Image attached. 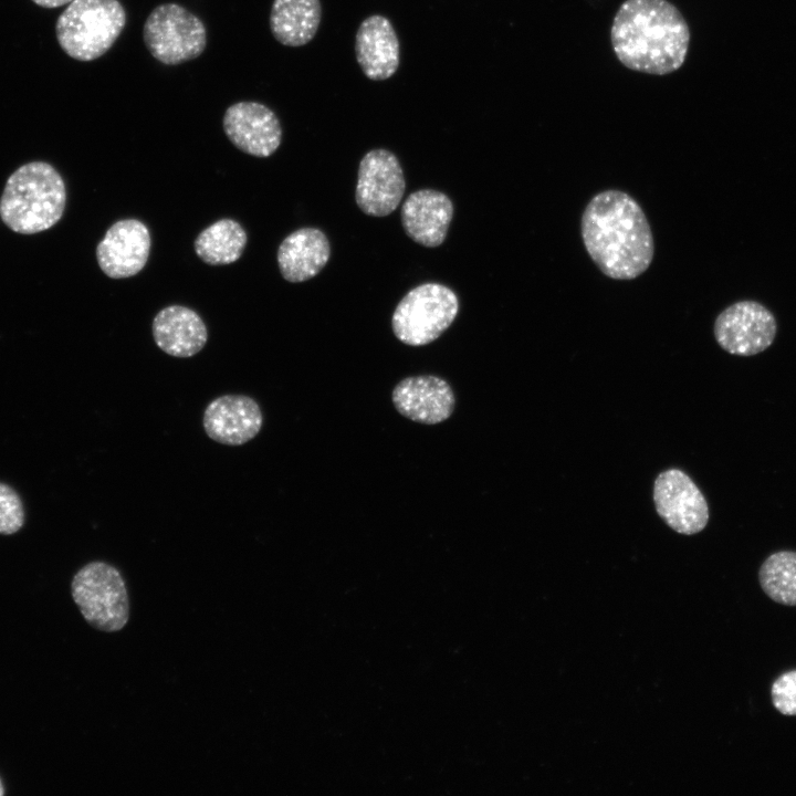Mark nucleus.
<instances>
[{
  "instance_id": "412c9836",
  "label": "nucleus",
  "mask_w": 796,
  "mask_h": 796,
  "mask_svg": "<svg viewBox=\"0 0 796 796\" xmlns=\"http://www.w3.org/2000/svg\"><path fill=\"white\" fill-rule=\"evenodd\" d=\"M758 580L772 600L796 606V552L779 551L769 555L760 567Z\"/></svg>"
},
{
  "instance_id": "9b49d317",
  "label": "nucleus",
  "mask_w": 796,
  "mask_h": 796,
  "mask_svg": "<svg viewBox=\"0 0 796 796\" xmlns=\"http://www.w3.org/2000/svg\"><path fill=\"white\" fill-rule=\"evenodd\" d=\"M223 130L229 140L241 151L269 157L282 140V127L275 113L258 102H238L223 115Z\"/></svg>"
},
{
  "instance_id": "a211bd4d",
  "label": "nucleus",
  "mask_w": 796,
  "mask_h": 796,
  "mask_svg": "<svg viewBox=\"0 0 796 796\" xmlns=\"http://www.w3.org/2000/svg\"><path fill=\"white\" fill-rule=\"evenodd\" d=\"M329 254V242L323 231L316 228H302L281 242L277 264L286 281L298 283L318 274L326 265Z\"/></svg>"
},
{
  "instance_id": "1a4fd4ad",
  "label": "nucleus",
  "mask_w": 796,
  "mask_h": 796,
  "mask_svg": "<svg viewBox=\"0 0 796 796\" xmlns=\"http://www.w3.org/2000/svg\"><path fill=\"white\" fill-rule=\"evenodd\" d=\"M653 502L659 516L677 533L696 534L709 522V506L704 495L680 469H668L656 478Z\"/></svg>"
},
{
  "instance_id": "4be33fe9",
  "label": "nucleus",
  "mask_w": 796,
  "mask_h": 796,
  "mask_svg": "<svg viewBox=\"0 0 796 796\" xmlns=\"http://www.w3.org/2000/svg\"><path fill=\"white\" fill-rule=\"evenodd\" d=\"M24 521L25 511L20 495L9 484L0 482V534L17 533Z\"/></svg>"
},
{
  "instance_id": "f8f14e48",
  "label": "nucleus",
  "mask_w": 796,
  "mask_h": 796,
  "mask_svg": "<svg viewBox=\"0 0 796 796\" xmlns=\"http://www.w3.org/2000/svg\"><path fill=\"white\" fill-rule=\"evenodd\" d=\"M150 245V234L145 223L136 219L118 220L97 244V263L108 277H130L146 265Z\"/></svg>"
},
{
  "instance_id": "b1692460",
  "label": "nucleus",
  "mask_w": 796,
  "mask_h": 796,
  "mask_svg": "<svg viewBox=\"0 0 796 796\" xmlns=\"http://www.w3.org/2000/svg\"><path fill=\"white\" fill-rule=\"evenodd\" d=\"M35 4L44 8H57L63 4L70 3L73 0H32Z\"/></svg>"
},
{
  "instance_id": "dca6fc26",
  "label": "nucleus",
  "mask_w": 796,
  "mask_h": 796,
  "mask_svg": "<svg viewBox=\"0 0 796 796\" xmlns=\"http://www.w3.org/2000/svg\"><path fill=\"white\" fill-rule=\"evenodd\" d=\"M355 53L368 78L391 77L399 65V41L391 22L380 14L366 18L356 32Z\"/></svg>"
},
{
  "instance_id": "ddd939ff",
  "label": "nucleus",
  "mask_w": 796,
  "mask_h": 796,
  "mask_svg": "<svg viewBox=\"0 0 796 796\" xmlns=\"http://www.w3.org/2000/svg\"><path fill=\"white\" fill-rule=\"evenodd\" d=\"M202 425L211 440L226 446H241L258 436L263 413L253 398L228 394L208 404Z\"/></svg>"
},
{
  "instance_id": "6e6552de",
  "label": "nucleus",
  "mask_w": 796,
  "mask_h": 796,
  "mask_svg": "<svg viewBox=\"0 0 796 796\" xmlns=\"http://www.w3.org/2000/svg\"><path fill=\"white\" fill-rule=\"evenodd\" d=\"M714 337L725 352L753 356L768 348L775 339L777 324L773 313L756 301H739L715 318Z\"/></svg>"
},
{
  "instance_id": "4468645a",
  "label": "nucleus",
  "mask_w": 796,
  "mask_h": 796,
  "mask_svg": "<svg viewBox=\"0 0 796 796\" xmlns=\"http://www.w3.org/2000/svg\"><path fill=\"white\" fill-rule=\"evenodd\" d=\"M391 400L401 416L423 425L446 421L455 406L451 386L433 375L404 378L392 389Z\"/></svg>"
},
{
  "instance_id": "f03ea898",
  "label": "nucleus",
  "mask_w": 796,
  "mask_h": 796,
  "mask_svg": "<svg viewBox=\"0 0 796 796\" xmlns=\"http://www.w3.org/2000/svg\"><path fill=\"white\" fill-rule=\"evenodd\" d=\"M610 40L617 59L627 69L666 75L683 65L690 30L668 0H626L614 17Z\"/></svg>"
},
{
  "instance_id": "20e7f679",
  "label": "nucleus",
  "mask_w": 796,
  "mask_h": 796,
  "mask_svg": "<svg viewBox=\"0 0 796 796\" xmlns=\"http://www.w3.org/2000/svg\"><path fill=\"white\" fill-rule=\"evenodd\" d=\"M125 24L126 12L118 0H73L60 14L55 33L69 56L86 62L105 54Z\"/></svg>"
},
{
  "instance_id": "f3484780",
  "label": "nucleus",
  "mask_w": 796,
  "mask_h": 796,
  "mask_svg": "<svg viewBox=\"0 0 796 796\" xmlns=\"http://www.w3.org/2000/svg\"><path fill=\"white\" fill-rule=\"evenodd\" d=\"M151 332L163 352L179 358L195 356L208 341L202 318L193 310L181 305L159 311L153 321Z\"/></svg>"
},
{
  "instance_id": "5701e85b",
  "label": "nucleus",
  "mask_w": 796,
  "mask_h": 796,
  "mask_svg": "<svg viewBox=\"0 0 796 796\" xmlns=\"http://www.w3.org/2000/svg\"><path fill=\"white\" fill-rule=\"evenodd\" d=\"M772 703L784 715H796V670L782 673L771 688Z\"/></svg>"
},
{
  "instance_id": "393cba45",
  "label": "nucleus",
  "mask_w": 796,
  "mask_h": 796,
  "mask_svg": "<svg viewBox=\"0 0 796 796\" xmlns=\"http://www.w3.org/2000/svg\"><path fill=\"white\" fill-rule=\"evenodd\" d=\"M3 794H4V787H3V784H2V782H1V779H0V796H2Z\"/></svg>"
},
{
  "instance_id": "6ab92c4d",
  "label": "nucleus",
  "mask_w": 796,
  "mask_h": 796,
  "mask_svg": "<svg viewBox=\"0 0 796 796\" xmlns=\"http://www.w3.org/2000/svg\"><path fill=\"white\" fill-rule=\"evenodd\" d=\"M321 17L320 0H274L270 12V29L281 44L302 46L315 36Z\"/></svg>"
},
{
  "instance_id": "423d86ee",
  "label": "nucleus",
  "mask_w": 796,
  "mask_h": 796,
  "mask_svg": "<svg viewBox=\"0 0 796 796\" xmlns=\"http://www.w3.org/2000/svg\"><path fill=\"white\" fill-rule=\"evenodd\" d=\"M458 311V296L451 289L425 283L410 290L398 303L391 318L392 331L406 345H427L452 324Z\"/></svg>"
},
{
  "instance_id": "0eeeda50",
  "label": "nucleus",
  "mask_w": 796,
  "mask_h": 796,
  "mask_svg": "<svg viewBox=\"0 0 796 796\" xmlns=\"http://www.w3.org/2000/svg\"><path fill=\"white\" fill-rule=\"evenodd\" d=\"M148 52L165 65H178L201 55L207 45L203 22L177 3L157 6L143 27Z\"/></svg>"
},
{
  "instance_id": "2eb2a0df",
  "label": "nucleus",
  "mask_w": 796,
  "mask_h": 796,
  "mask_svg": "<svg viewBox=\"0 0 796 796\" xmlns=\"http://www.w3.org/2000/svg\"><path fill=\"white\" fill-rule=\"evenodd\" d=\"M452 216L453 205L449 197L433 189L410 193L401 207L405 232L415 242L428 248L444 241Z\"/></svg>"
},
{
  "instance_id": "aec40b11",
  "label": "nucleus",
  "mask_w": 796,
  "mask_h": 796,
  "mask_svg": "<svg viewBox=\"0 0 796 796\" xmlns=\"http://www.w3.org/2000/svg\"><path fill=\"white\" fill-rule=\"evenodd\" d=\"M248 237L242 226L232 219H220L203 229L195 240L197 255L210 265H227L242 255Z\"/></svg>"
},
{
  "instance_id": "f257e3e1",
  "label": "nucleus",
  "mask_w": 796,
  "mask_h": 796,
  "mask_svg": "<svg viewBox=\"0 0 796 796\" xmlns=\"http://www.w3.org/2000/svg\"><path fill=\"white\" fill-rule=\"evenodd\" d=\"M580 234L591 261L610 279H637L653 260L650 224L640 205L625 191L596 193L582 214Z\"/></svg>"
},
{
  "instance_id": "9d476101",
  "label": "nucleus",
  "mask_w": 796,
  "mask_h": 796,
  "mask_svg": "<svg viewBox=\"0 0 796 796\" xmlns=\"http://www.w3.org/2000/svg\"><path fill=\"white\" fill-rule=\"evenodd\" d=\"M406 189L402 168L389 150L373 149L359 163L356 202L373 217L390 214L400 203Z\"/></svg>"
},
{
  "instance_id": "7ed1b4c3",
  "label": "nucleus",
  "mask_w": 796,
  "mask_h": 796,
  "mask_svg": "<svg viewBox=\"0 0 796 796\" xmlns=\"http://www.w3.org/2000/svg\"><path fill=\"white\" fill-rule=\"evenodd\" d=\"M66 205L65 184L49 163L31 161L7 179L0 198V218L13 232L34 234L52 228Z\"/></svg>"
},
{
  "instance_id": "39448f33",
  "label": "nucleus",
  "mask_w": 796,
  "mask_h": 796,
  "mask_svg": "<svg viewBox=\"0 0 796 796\" xmlns=\"http://www.w3.org/2000/svg\"><path fill=\"white\" fill-rule=\"evenodd\" d=\"M74 603L93 628L104 632L122 630L129 619V598L121 572L103 561L80 568L71 583Z\"/></svg>"
}]
</instances>
